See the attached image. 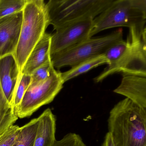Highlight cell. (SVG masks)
Returning a JSON list of instances; mask_svg holds the SVG:
<instances>
[{"instance_id":"6da1fadb","label":"cell","mask_w":146,"mask_h":146,"mask_svg":"<svg viewBox=\"0 0 146 146\" xmlns=\"http://www.w3.org/2000/svg\"><path fill=\"white\" fill-rule=\"evenodd\" d=\"M109 133L115 146H146V107L127 97L110 112Z\"/></svg>"},{"instance_id":"7a4b0ae2","label":"cell","mask_w":146,"mask_h":146,"mask_svg":"<svg viewBox=\"0 0 146 146\" xmlns=\"http://www.w3.org/2000/svg\"><path fill=\"white\" fill-rule=\"evenodd\" d=\"M49 25V17L44 1L28 0L23 10L19 39L13 54L21 73L30 54Z\"/></svg>"},{"instance_id":"3957f363","label":"cell","mask_w":146,"mask_h":146,"mask_svg":"<svg viewBox=\"0 0 146 146\" xmlns=\"http://www.w3.org/2000/svg\"><path fill=\"white\" fill-rule=\"evenodd\" d=\"M144 28L129 29L127 37L129 45L126 52L117 62L107 66L95 77V82H101L109 75L117 73H121L123 76L146 78V43L143 37Z\"/></svg>"},{"instance_id":"277c9868","label":"cell","mask_w":146,"mask_h":146,"mask_svg":"<svg viewBox=\"0 0 146 146\" xmlns=\"http://www.w3.org/2000/svg\"><path fill=\"white\" fill-rule=\"evenodd\" d=\"M113 0H50L46 3L50 25L54 30L69 22L95 19Z\"/></svg>"},{"instance_id":"5b68a950","label":"cell","mask_w":146,"mask_h":146,"mask_svg":"<svg viewBox=\"0 0 146 146\" xmlns=\"http://www.w3.org/2000/svg\"><path fill=\"white\" fill-rule=\"evenodd\" d=\"M123 40L122 29L104 37L88 39L72 48L51 56L55 68L71 67L86 60L104 55L111 46Z\"/></svg>"},{"instance_id":"8992f818","label":"cell","mask_w":146,"mask_h":146,"mask_svg":"<svg viewBox=\"0 0 146 146\" xmlns=\"http://www.w3.org/2000/svg\"><path fill=\"white\" fill-rule=\"evenodd\" d=\"M61 73L56 71L46 80L31 83L20 104L15 109L18 118L31 116L42 106L48 104L63 88Z\"/></svg>"},{"instance_id":"52a82bcc","label":"cell","mask_w":146,"mask_h":146,"mask_svg":"<svg viewBox=\"0 0 146 146\" xmlns=\"http://www.w3.org/2000/svg\"><path fill=\"white\" fill-rule=\"evenodd\" d=\"M146 22L141 13L133 7L130 0L113 1L94 20L90 37L92 38L102 31L114 27L144 28Z\"/></svg>"},{"instance_id":"ba28073f","label":"cell","mask_w":146,"mask_h":146,"mask_svg":"<svg viewBox=\"0 0 146 146\" xmlns=\"http://www.w3.org/2000/svg\"><path fill=\"white\" fill-rule=\"evenodd\" d=\"M94 19L88 18L76 21L55 29V33L51 37V56L91 38Z\"/></svg>"},{"instance_id":"9c48e42d","label":"cell","mask_w":146,"mask_h":146,"mask_svg":"<svg viewBox=\"0 0 146 146\" xmlns=\"http://www.w3.org/2000/svg\"><path fill=\"white\" fill-rule=\"evenodd\" d=\"M22 20L23 11L0 18V58L15 52Z\"/></svg>"},{"instance_id":"30bf717a","label":"cell","mask_w":146,"mask_h":146,"mask_svg":"<svg viewBox=\"0 0 146 146\" xmlns=\"http://www.w3.org/2000/svg\"><path fill=\"white\" fill-rule=\"evenodd\" d=\"M21 74L13 54L0 58V84L8 101L12 105Z\"/></svg>"},{"instance_id":"8fae6325","label":"cell","mask_w":146,"mask_h":146,"mask_svg":"<svg viewBox=\"0 0 146 146\" xmlns=\"http://www.w3.org/2000/svg\"><path fill=\"white\" fill-rule=\"evenodd\" d=\"M51 34L44 33L30 54L21 73L31 75L36 69L51 60Z\"/></svg>"},{"instance_id":"7c38bea8","label":"cell","mask_w":146,"mask_h":146,"mask_svg":"<svg viewBox=\"0 0 146 146\" xmlns=\"http://www.w3.org/2000/svg\"><path fill=\"white\" fill-rule=\"evenodd\" d=\"M39 125L33 146H52L56 141V118L50 109L38 117Z\"/></svg>"},{"instance_id":"4fadbf2b","label":"cell","mask_w":146,"mask_h":146,"mask_svg":"<svg viewBox=\"0 0 146 146\" xmlns=\"http://www.w3.org/2000/svg\"><path fill=\"white\" fill-rule=\"evenodd\" d=\"M104 64L108 65V61L104 54L80 63L72 67L68 71L61 73L62 78L65 83L94 68Z\"/></svg>"},{"instance_id":"5bb4252c","label":"cell","mask_w":146,"mask_h":146,"mask_svg":"<svg viewBox=\"0 0 146 146\" xmlns=\"http://www.w3.org/2000/svg\"><path fill=\"white\" fill-rule=\"evenodd\" d=\"M18 117L9 103L0 84V135L14 125Z\"/></svg>"},{"instance_id":"9a60e30c","label":"cell","mask_w":146,"mask_h":146,"mask_svg":"<svg viewBox=\"0 0 146 146\" xmlns=\"http://www.w3.org/2000/svg\"><path fill=\"white\" fill-rule=\"evenodd\" d=\"M39 118H34L20 127L19 135L13 146H33L37 133Z\"/></svg>"},{"instance_id":"2e32d148","label":"cell","mask_w":146,"mask_h":146,"mask_svg":"<svg viewBox=\"0 0 146 146\" xmlns=\"http://www.w3.org/2000/svg\"><path fill=\"white\" fill-rule=\"evenodd\" d=\"M129 42L122 40L116 43L108 49L104 55L108 61V66H111L117 61L124 55L128 47Z\"/></svg>"},{"instance_id":"e0dca14e","label":"cell","mask_w":146,"mask_h":146,"mask_svg":"<svg viewBox=\"0 0 146 146\" xmlns=\"http://www.w3.org/2000/svg\"><path fill=\"white\" fill-rule=\"evenodd\" d=\"M28 0H0V18L23 11Z\"/></svg>"},{"instance_id":"ac0fdd59","label":"cell","mask_w":146,"mask_h":146,"mask_svg":"<svg viewBox=\"0 0 146 146\" xmlns=\"http://www.w3.org/2000/svg\"><path fill=\"white\" fill-rule=\"evenodd\" d=\"M31 82V77L30 75L21 73L15 92L13 105L15 109L20 103L22 98Z\"/></svg>"},{"instance_id":"d6986e66","label":"cell","mask_w":146,"mask_h":146,"mask_svg":"<svg viewBox=\"0 0 146 146\" xmlns=\"http://www.w3.org/2000/svg\"><path fill=\"white\" fill-rule=\"evenodd\" d=\"M56 71L52 61H49L43 65L36 69L31 75L32 83L40 82L46 80L52 76Z\"/></svg>"},{"instance_id":"ffe728a7","label":"cell","mask_w":146,"mask_h":146,"mask_svg":"<svg viewBox=\"0 0 146 146\" xmlns=\"http://www.w3.org/2000/svg\"><path fill=\"white\" fill-rule=\"evenodd\" d=\"M20 127L13 125L0 135V146H13L19 135Z\"/></svg>"},{"instance_id":"44dd1931","label":"cell","mask_w":146,"mask_h":146,"mask_svg":"<svg viewBox=\"0 0 146 146\" xmlns=\"http://www.w3.org/2000/svg\"><path fill=\"white\" fill-rule=\"evenodd\" d=\"M52 146H86L79 135L69 133L59 141L56 140Z\"/></svg>"},{"instance_id":"7402d4cb","label":"cell","mask_w":146,"mask_h":146,"mask_svg":"<svg viewBox=\"0 0 146 146\" xmlns=\"http://www.w3.org/2000/svg\"><path fill=\"white\" fill-rule=\"evenodd\" d=\"M133 7L141 13L146 20V0H130Z\"/></svg>"},{"instance_id":"603a6c76","label":"cell","mask_w":146,"mask_h":146,"mask_svg":"<svg viewBox=\"0 0 146 146\" xmlns=\"http://www.w3.org/2000/svg\"><path fill=\"white\" fill-rule=\"evenodd\" d=\"M102 146H115L110 134L108 132L106 133Z\"/></svg>"},{"instance_id":"cb8c5ba5","label":"cell","mask_w":146,"mask_h":146,"mask_svg":"<svg viewBox=\"0 0 146 146\" xmlns=\"http://www.w3.org/2000/svg\"><path fill=\"white\" fill-rule=\"evenodd\" d=\"M143 37L145 42L146 43V27H145L143 31Z\"/></svg>"}]
</instances>
